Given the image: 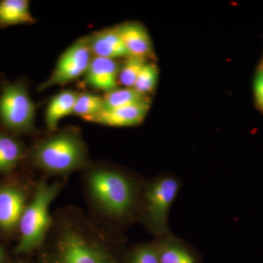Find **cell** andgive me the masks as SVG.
Returning <instances> with one entry per match:
<instances>
[{
    "mask_svg": "<svg viewBox=\"0 0 263 263\" xmlns=\"http://www.w3.org/2000/svg\"><path fill=\"white\" fill-rule=\"evenodd\" d=\"M77 214L64 215L51 227V263H118L101 235ZM48 237V236H47Z\"/></svg>",
    "mask_w": 263,
    "mask_h": 263,
    "instance_id": "obj_1",
    "label": "cell"
},
{
    "mask_svg": "<svg viewBox=\"0 0 263 263\" xmlns=\"http://www.w3.org/2000/svg\"><path fill=\"white\" fill-rule=\"evenodd\" d=\"M88 190L100 210L114 220L138 216L142 190L133 178L117 170L100 168L88 176Z\"/></svg>",
    "mask_w": 263,
    "mask_h": 263,
    "instance_id": "obj_2",
    "label": "cell"
},
{
    "mask_svg": "<svg viewBox=\"0 0 263 263\" xmlns=\"http://www.w3.org/2000/svg\"><path fill=\"white\" fill-rule=\"evenodd\" d=\"M87 148L74 131H62L36 145L32 153L35 167L51 175H65L84 167Z\"/></svg>",
    "mask_w": 263,
    "mask_h": 263,
    "instance_id": "obj_3",
    "label": "cell"
},
{
    "mask_svg": "<svg viewBox=\"0 0 263 263\" xmlns=\"http://www.w3.org/2000/svg\"><path fill=\"white\" fill-rule=\"evenodd\" d=\"M181 186V180L174 175L162 174L149 180L142 189L138 216L157 238L171 234L170 211Z\"/></svg>",
    "mask_w": 263,
    "mask_h": 263,
    "instance_id": "obj_4",
    "label": "cell"
},
{
    "mask_svg": "<svg viewBox=\"0 0 263 263\" xmlns=\"http://www.w3.org/2000/svg\"><path fill=\"white\" fill-rule=\"evenodd\" d=\"M62 184L42 181L37 185L31 201L24 209L19 221V240L16 250L26 253L44 243L53 224L50 206Z\"/></svg>",
    "mask_w": 263,
    "mask_h": 263,
    "instance_id": "obj_5",
    "label": "cell"
},
{
    "mask_svg": "<svg viewBox=\"0 0 263 263\" xmlns=\"http://www.w3.org/2000/svg\"><path fill=\"white\" fill-rule=\"evenodd\" d=\"M36 108L22 83L5 84L0 95V122L7 130L27 134L34 130Z\"/></svg>",
    "mask_w": 263,
    "mask_h": 263,
    "instance_id": "obj_6",
    "label": "cell"
},
{
    "mask_svg": "<svg viewBox=\"0 0 263 263\" xmlns=\"http://www.w3.org/2000/svg\"><path fill=\"white\" fill-rule=\"evenodd\" d=\"M92 58L87 37L79 38L62 53L51 76L40 85V91L64 86L84 76Z\"/></svg>",
    "mask_w": 263,
    "mask_h": 263,
    "instance_id": "obj_7",
    "label": "cell"
},
{
    "mask_svg": "<svg viewBox=\"0 0 263 263\" xmlns=\"http://www.w3.org/2000/svg\"><path fill=\"white\" fill-rule=\"evenodd\" d=\"M151 107V100L121 108L103 109L88 122L114 127H134L146 118Z\"/></svg>",
    "mask_w": 263,
    "mask_h": 263,
    "instance_id": "obj_8",
    "label": "cell"
},
{
    "mask_svg": "<svg viewBox=\"0 0 263 263\" xmlns=\"http://www.w3.org/2000/svg\"><path fill=\"white\" fill-rule=\"evenodd\" d=\"M25 193L17 186L0 187V230L10 232L18 228L19 221L27 206Z\"/></svg>",
    "mask_w": 263,
    "mask_h": 263,
    "instance_id": "obj_9",
    "label": "cell"
},
{
    "mask_svg": "<svg viewBox=\"0 0 263 263\" xmlns=\"http://www.w3.org/2000/svg\"><path fill=\"white\" fill-rule=\"evenodd\" d=\"M120 65L117 60L93 57L84 76L86 86L108 93L117 89Z\"/></svg>",
    "mask_w": 263,
    "mask_h": 263,
    "instance_id": "obj_10",
    "label": "cell"
},
{
    "mask_svg": "<svg viewBox=\"0 0 263 263\" xmlns=\"http://www.w3.org/2000/svg\"><path fill=\"white\" fill-rule=\"evenodd\" d=\"M122 40L129 55L153 58V43L146 27L136 22H127L114 27Z\"/></svg>",
    "mask_w": 263,
    "mask_h": 263,
    "instance_id": "obj_11",
    "label": "cell"
},
{
    "mask_svg": "<svg viewBox=\"0 0 263 263\" xmlns=\"http://www.w3.org/2000/svg\"><path fill=\"white\" fill-rule=\"evenodd\" d=\"M155 241L160 263H201L198 252L172 233Z\"/></svg>",
    "mask_w": 263,
    "mask_h": 263,
    "instance_id": "obj_12",
    "label": "cell"
},
{
    "mask_svg": "<svg viewBox=\"0 0 263 263\" xmlns=\"http://www.w3.org/2000/svg\"><path fill=\"white\" fill-rule=\"evenodd\" d=\"M86 37L93 57L117 60L129 56L122 40L114 27L92 33Z\"/></svg>",
    "mask_w": 263,
    "mask_h": 263,
    "instance_id": "obj_13",
    "label": "cell"
},
{
    "mask_svg": "<svg viewBox=\"0 0 263 263\" xmlns=\"http://www.w3.org/2000/svg\"><path fill=\"white\" fill-rule=\"evenodd\" d=\"M79 94L73 90H63L51 98L45 113V122L49 130H56L60 121L73 113Z\"/></svg>",
    "mask_w": 263,
    "mask_h": 263,
    "instance_id": "obj_14",
    "label": "cell"
},
{
    "mask_svg": "<svg viewBox=\"0 0 263 263\" xmlns=\"http://www.w3.org/2000/svg\"><path fill=\"white\" fill-rule=\"evenodd\" d=\"M28 0H3L0 2V27L34 24Z\"/></svg>",
    "mask_w": 263,
    "mask_h": 263,
    "instance_id": "obj_15",
    "label": "cell"
},
{
    "mask_svg": "<svg viewBox=\"0 0 263 263\" xmlns=\"http://www.w3.org/2000/svg\"><path fill=\"white\" fill-rule=\"evenodd\" d=\"M25 148L22 142L0 133V173L13 171L23 159Z\"/></svg>",
    "mask_w": 263,
    "mask_h": 263,
    "instance_id": "obj_16",
    "label": "cell"
},
{
    "mask_svg": "<svg viewBox=\"0 0 263 263\" xmlns=\"http://www.w3.org/2000/svg\"><path fill=\"white\" fill-rule=\"evenodd\" d=\"M103 109H113L143 103L149 100L148 96L140 94L133 88H122L105 93L103 97Z\"/></svg>",
    "mask_w": 263,
    "mask_h": 263,
    "instance_id": "obj_17",
    "label": "cell"
},
{
    "mask_svg": "<svg viewBox=\"0 0 263 263\" xmlns=\"http://www.w3.org/2000/svg\"><path fill=\"white\" fill-rule=\"evenodd\" d=\"M104 108L103 97L93 93H79L76 100L72 115L82 118L84 120H89L100 113Z\"/></svg>",
    "mask_w": 263,
    "mask_h": 263,
    "instance_id": "obj_18",
    "label": "cell"
},
{
    "mask_svg": "<svg viewBox=\"0 0 263 263\" xmlns=\"http://www.w3.org/2000/svg\"><path fill=\"white\" fill-rule=\"evenodd\" d=\"M147 59L144 57L129 55L124 58L119 72V83L126 88H133L140 72L146 65Z\"/></svg>",
    "mask_w": 263,
    "mask_h": 263,
    "instance_id": "obj_19",
    "label": "cell"
},
{
    "mask_svg": "<svg viewBox=\"0 0 263 263\" xmlns=\"http://www.w3.org/2000/svg\"><path fill=\"white\" fill-rule=\"evenodd\" d=\"M159 69L154 62H147L140 72L133 89L140 94L147 96L155 91L158 81Z\"/></svg>",
    "mask_w": 263,
    "mask_h": 263,
    "instance_id": "obj_20",
    "label": "cell"
},
{
    "mask_svg": "<svg viewBox=\"0 0 263 263\" xmlns=\"http://www.w3.org/2000/svg\"><path fill=\"white\" fill-rule=\"evenodd\" d=\"M127 263H160L155 240L137 246L128 256Z\"/></svg>",
    "mask_w": 263,
    "mask_h": 263,
    "instance_id": "obj_21",
    "label": "cell"
},
{
    "mask_svg": "<svg viewBox=\"0 0 263 263\" xmlns=\"http://www.w3.org/2000/svg\"><path fill=\"white\" fill-rule=\"evenodd\" d=\"M254 93L257 107L263 111V63L259 66L254 77Z\"/></svg>",
    "mask_w": 263,
    "mask_h": 263,
    "instance_id": "obj_22",
    "label": "cell"
},
{
    "mask_svg": "<svg viewBox=\"0 0 263 263\" xmlns=\"http://www.w3.org/2000/svg\"><path fill=\"white\" fill-rule=\"evenodd\" d=\"M5 254L3 249L0 247V263H3L4 261Z\"/></svg>",
    "mask_w": 263,
    "mask_h": 263,
    "instance_id": "obj_23",
    "label": "cell"
}]
</instances>
